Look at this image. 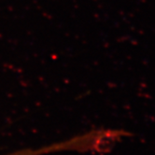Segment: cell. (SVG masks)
Segmentation results:
<instances>
[{"label": "cell", "mask_w": 155, "mask_h": 155, "mask_svg": "<svg viewBox=\"0 0 155 155\" xmlns=\"http://www.w3.org/2000/svg\"><path fill=\"white\" fill-rule=\"evenodd\" d=\"M3 155H32V152L30 150L27 149V148H24V149L15 150V151H12V152H9V153H6Z\"/></svg>", "instance_id": "obj_1"}]
</instances>
